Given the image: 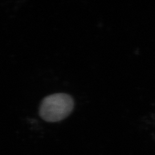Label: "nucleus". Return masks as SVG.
<instances>
[{
    "mask_svg": "<svg viewBox=\"0 0 155 155\" xmlns=\"http://www.w3.org/2000/svg\"><path fill=\"white\" fill-rule=\"evenodd\" d=\"M74 101L65 93H56L47 96L43 100L39 113L48 122H56L65 119L73 110Z\"/></svg>",
    "mask_w": 155,
    "mask_h": 155,
    "instance_id": "nucleus-1",
    "label": "nucleus"
}]
</instances>
